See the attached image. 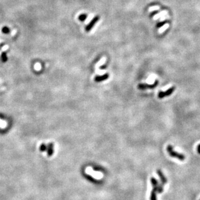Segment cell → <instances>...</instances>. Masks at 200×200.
<instances>
[{
	"mask_svg": "<svg viewBox=\"0 0 200 200\" xmlns=\"http://www.w3.org/2000/svg\"><path fill=\"white\" fill-rule=\"evenodd\" d=\"M157 174L158 175V176H159V177L161 179V182H162V184L164 185V184H166L167 183V179L166 178V177L165 176V175L163 174V173L160 170H158L157 171Z\"/></svg>",
	"mask_w": 200,
	"mask_h": 200,
	"instance_id": "cell-5",
	"label": "cell"
},
{
	"mask_svg": "<svg viewBox=\"0 0 200 200\" xmlns=\"http://www.w3.org/2000/svg\"><path fill=\"white\" fill-rule=\"evenodd\" d=\"M150 200H157V194L155 190H153L151 192Z\"/></svg>",
	"mask_w": 200,
	"mask_h": 200,
	"instance_id": "cell-10",
	"label": "cell"
},
{
	"mask_svg": "<svg viewBox=\"0 0 200 200\" xmlns=\"http://www.w3.org/2000/svg\"><path fill=\"white\" fill-rule=\"evenodd\" d=\"M158 81L157 80H156L154 82V83L151 84V85H149V84H146V83H140L138 85V88L140 90H145L146 88H154L158 85Z\"/></svg>",
	"mask_w": 200,
	"mask_h": 200,
	"instance_id": "cell-3",
	"label": "cell"
},
{
	"mask_svg": "<svg viewBox=\"0 0 200 200\" xmlns=\"http://www.w3.org/2000/svg\"><path fill=\"white\" fill-rule=\"evenodd\" d=\"M109 77V73H105V74H104V75H103L96 76V77L94 78V81H95L96 82H101V81H105V80H107Z\"/></svg>",
	"mask_w": 200,
	"mask_h": 200,
	"instance_id": "cell-4",
	"label": "cell"
},
{
	"mask_svg": "<svg viewBox=\"0 0 200 200\" xmlns=\"http://www.w3.org/2000/svg\"><path fill=\"white\" fill-rule=\"evenodd\" d=\"M197 151H198V153L199 154H200V144L198 145V147H197Z\"/></svg>",
	"mask_w": 200,
	"mask_h": 200,
	"instance_id": "cell-17",
	"label": "cell"
},
{
	"mask_svg": "<svg viewBox=\"0 0 200 200\" xmlns=\"http://www.w3.org/2000/svg\"><path fill=\"white\" fill-rule=\"evenodd\" d=\"M54 145L53 143H50L48 146H47V153H48V157L52 156V155L54 153V149H53Z\"/></svg>",
	"mask_w": 200,
	"mask_h": 200,
	"instance_id": "cell-6",
	"label": "cell"
},
{
	"mask_svg": "<svg viewBox=\"0 0 200 200\" xmlns=\"http://www.w3.org/2000/svg\"><path fill=\"white\" fill-rule=\"evenodd\" d=\"M1 61H2L3 62H6L7 61V54L5 52H3L2 53H1Z\"/></svg>",
	"mask_w": 200,
	"mask_h": 200,
	"instance_id": "cell-12",
	"label": "cell"
},
{
	"mask_svg": "<svg viewBox=\"0 0 200 200\" xmlns=\"http://www.w3.org/2000/svg\"><path fill=\"white\" fill-rule=\"evenodd\" d=\"M46 149H47V146H46V145L45 144H41V146L40 147V150L41 151H45Z\"/></svg>",
	"mask_w": 200,
	"mask_h": 200,
	"instance_id": "cell-13",
	"label": "cell"
},
{
	"mask_svg": "<svg viewBox=\"0 0 200 200\" xmlns=\"http://www.w3.org/2000/svg\"><path fill=\"white\" fill-rule=\"evenodd\" d=\"M93 15L92 14H90L89 16H88V18H87V22H86V24H88V23H90V22L91 21V20L93 18Z\"/></svg>",
	"mask_w": 200,
	"mask_h": 200,
	"instance_id": "cell-14",
	"label": "cell"
},
{
	"mask_svg": "<svg viewBox=\"0 0 200 200\" xmlns=\"http://www.w3.org/2000/svg\"><path fill=\"white\" fill-rule=\"evenodd\" d=\"M167 151L168 153V154L170 155L172 157H174V158H176L180 161H184L185 159V156L184 155L181 154V153H179L178 152H177L175 151H174V148L172 145H168L167 146Z\"/></svg>",
	"mask_w": 200,
	"mask_h": 200,
	"instance_id": "cell-1",
	"label": "cell"
},
{
	"mask_svg": "<svg viewBox=\"0 0 200 200\" xmlns=\"http://www.w3.org/2000/svg\"><path fill=\"white\" fill-rule=\"evenodd\" d=\"M3 32L4 33H8L9 32V30L8 28L7 27H4L3 29H2Z\"/></svg>",
	"mask_w": 200,
	"mask_h": 200,
	"instance_id": "cell-16",
	"label": "cell"
},
{
	"mask_svg": "<svg viewBox=\"0 0 200 200\" xmlns=\"http://www.w3.org/2000/svg\"><path fill=\"white\" fill-rule=\"evenodd\" d=\"M159 9H160V7L158 6V5H155V6L150 7L149 8V12H153V11H155V10H158Z\"/></svg>",
	"mask_w": 200,
	"mask_h": 200,
	"instance_id": "cell-11",
	"label": "cell"
},
{
	"mask_svg": "<svg viewBox=\"0 0 200 200\" xmlns=\"http://www.w3.org/2000/svg\"><path fill=\"white\" fill-rule=\"evenodd\" d=\"M175 87H172L170 88L169 89L167 90L166 91L159 92L158 94V98H159V99H163L164 97L170 96L171 94L175 91Z\"/></svg>",
	"mask_w": 200,
	"mask_h": 200,
	"instance_id": "cell-2",
	"label": "cell"
},
{
	"mask_svg": "<svg viewBox=\"0 0 200 200\" xmlns=\"http://www.w3.org/2000/svg\"><path fill=\"white\" fill-rule=\"evenodd\" d=\"M151 184H152L153 186V188L159 185V184H158V181L155 178H154V177H151Z\"/></svg>",
	"mask_w": 200,
	"mask_h": 200,
	"instance_id": "cell-8",
	"label": "cell"
},
{
	"mask_svg": "<svg viewBox=\"0 0 200 200\" xmlns=\"http://www.w3.org/2000/svg\"><path fill=\"white\" fill-rule=\"evenodd\" d=\"M166 15H168V11L166 10H163V11H161V12H160L159 13H158V14H155V15L153 16V20H157L158 18H162L163 16H166Z\"/></svg>",
	"mask_w": 200,
	"mask_h": 200,
	"instance_id": "cell-7",
	"label": "cell"
},
{
	"mask_svg": "<svg viewBox=\"0 0 200 200\" xmlns=\"http://www.w3.org/2000/svg\"><path fill=\"white\" fill-rule=\"evenodd\" d=\"M168 18H169V16H168V15H166V16L162 17V18H161L160 21H161V22H162V21H164V20H166V19H168Z\"/></svg>",
	"mask_w": 200,
	"mask_h": 200,
	"instance_id": "cell-15",
	"label": "cell"
},
{
	"mask_svg": "<svg viewBox=\"0 0 200 200\" xmlns=\"http://www.w3.org/2000/svg\"><path fill=\"white\" fill-rule=\"evenodd\" d=\"M168 27H169L168 24H165L164 26H161V27H160V29H159V30H158V31H159L160 33H163V32L165 31V30H166L168 28Z\"/></svg>",
	"mask_w": 200,
	"mask_h": 200,
	"instance_id": "cell-9",
	"label": "cell"
}]
</instances>
